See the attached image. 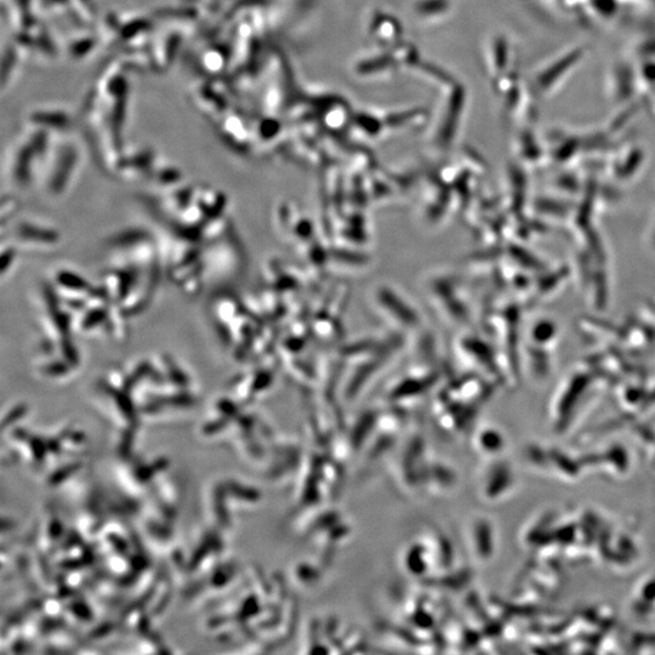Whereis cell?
<instances>
[{
	"instance_id": "6da1fadb",
	"label": "cell",
	"mask_w": 655,
	"mask_h": 655,
	"mask_svg": "<svg viewBox=\"0 0 655 655\" xmlns=\"http://www.w3.org/2000/svg\"><path fill=\"white\" fill-rule=\"evenodd\" d=\"M580 58H582V51L574 50L565 58L558 59L555 65L546 68L545 74L541 73L537 79L538 88L543 91V94H551L550 91L560 84L558 82L561 81V78L567 76V72L572 70L575 62H578Z\"/></svg>"
}]
</instances>
